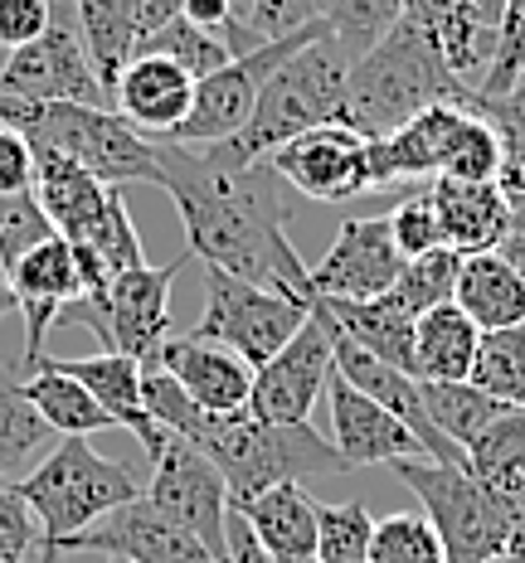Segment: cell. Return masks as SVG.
Masks as SVG:
<instances>
[{
    "instance_id": "cell-1",
    "label": "cell",
    "mask_w": 525,
    "mask_h": 563,
    "mask_svg": "<svg viewBox=\"0 0 525 563\" xmlns=\"http://www.w3.org/2000/svg\"><path fill=\"white\" fill-rule=\"evenodd\" d=\"M156 185L175 199L190 257L311 307V267L287 239L292 190L267 161L243 166L219 146L156 141Z\"/></svg>"
},
{
    "instance_id": "cell-2",
    "label": "cell",
    "mask_w": 525,
    "mask_h": 563,
    "mask_svg": "<svg viewBox=\"0 0 525 563\" xmlns=\"http://www.w3.org/2000/svg\"><path fill=\"white\" fill-rule=\"evenodd\" d=\"M142 398L146 413L166 438L190 442L195 452L225 476L229 500L263 496L273 486H307L311 476H346L350 466L336 456V448L321 432L307 428H267L243 408V413H205L190 404V394L171 379L166 369H142Z\"/></svg>"
},
{
    "instance_id": "cell-3",
    "label": "cell",
    "mask_w": 525,
    "mask_h": 563,
    "mask_svg": "<svg viewBox=\"0 0 525 563\" xmlns=\"http://www.w3.org/2000/svg\"><path fill=\"white\" fill-rule=\"evenodd\" d=\"M462 84L452 78L448 58L424 30L400 20L375 49H365L350 64L346 78V112L341 122L365 141H384L400 126H408L418 112L438 102H458Z\"/></svg>"
},
{
    "instance_id": "cell-4",
    "label": "cell",
    "mask_w": 525,
    "mask_h": 563,
    "mask_svg": "<svg viewBox=\"0 0 525 563\" xmlns=\"http://www.w3.org/2000/svg\"><path fill=\"white\" fill-rule=\"evenodd\" d=\"M20 500L30 506V515L40 520V549L54 554L64 539L92 530L98 520H108L112 510L132 506L142 496L136 476L122 462L102 456L88 438H58V448H50L25 476L15 481Z\"/></svg>"
},
{
    "instance_id": "cell-5",
    "label": "cell",
    "mask_w": 525,
    "mask_h": 563,
    "mask_svg": "<svg viewBox=\"0 0 525 563\" xmlns=\"http://www.w3.org/2000/svg\"><path fill=\"white\" fill-rule=\"evenodd\" d=\"M350 58L336 34H321L311 40L307 49H297L267 78L259 108H253L249 126L239 136L219 141L229 161H267L277 146H287L292 136L311 132V126H326V122H341L346 112V78H350Z\"/></svg>"
},
{
    "instance_id": "cell-6",
    "label": "cell",
    "mask_w": 525,
    "mask_h": 563,
    "mask_svg": "<svg viewBox=\"0 0 525 563\" xmlns=\"http://www.w3.org/2000/svg\"><path fill=\"white\" fill-rule=\"evenodd\" d=\"M30 195H34V205L44 209V219L54 224L58 239L98 253V263L108 267V277L132 273V267L146 263L142 239H136V224H132V214H127L122 195H117L112 185L92 180L88 170H78L74 161L34 146Z\"/></svg>"
},
{
    "instance_id": "cell-7",
    "label": "cell",
    "mask_w": 525,
    "mask_h": 563,
    "mask_svg": "<svg viewBox=\"0 0 525 563\" xmlns=\"http://www.w3.org/2000/svg\"><path fill=\"white\" fill-rule=\"evenodd\" d=\"M424 506V520L438 530L448 563H501L511 549L516 506L482 486L467 466H438L428 456H408L390 466Z\"/></svg>"
},
{
    "instance_id": "cell-8",
    "label": "cell",
    "mask_w": 525,
    "mask_h": 563,
    "mask_svg": "<svg viewBox=\"0 0 525 563\" xmlns=\"http://www.w3.org/2000/svg\"><path fill=\"white\" fill-rule=\"evenodd\" d=\"M30 146H44L54 156L74 161L102 185H156V141L136 136L112 108L88 102H34L25 126Z\"/></svg>"
},
{
    "instance_id": "cell-9",
    "label": "cell",
    "mask_w": 525,
    "mask_h": 563,
    "mask_svg": "<svg viewBox=\"0 0 525 563\" xmlns=\"http://www.w3.org/2000/svg\"><path fill=\"white\" fill-rule=\"evenodd\" d=\"M185 263H190V253L175 257L166 267L142 263L132 273H117L98 301H78L58 321L88 325L108 355H127L146 369L156 360V350L171 340V287Z\"/></svg>"
},
{
    "instance_id": "cell-10",
    "label": "cell",
    "mask_w": 525,
    "mask_h": 563,
    "mask_svg": "<svg viewBox=\"0 0 525 563\" xmlns=\"http://www.w3.org/2000/svg\"><path fill=\"white\" fill-rule=\"evenodd\" d=\"M200 282H205V316L190 335L233 350L249 369H263L267 360H273L277 350L311 321L307 301L283 297V291H267V287H253V282L219 273V267H205Z\"/></svg>"
},
{
    "instance_id": "cell-11",
    "label": "cell",
    "mask_w": 525,
    "mask_h": 563,
    "mask_svg": "<svg viewBox=\"0 0 525 563\" xmlns=\"http://www.w3.org/2000/svg\"><path fill=\"white\" fill-rule=\"evenodd\" d=\"M331 34L317 20V25L287 34V40H273V44H259L253 54H239L233 64H225L219 74H209L205 84H195V102H190V117L175 126V146H219V141L239 136L249 126L253 108H259L267 78L287 64L297 49H307L311 40Z\"/></svg>"
},
{
    "instance_id": "cell-12",
    "label": "cell",
    "mask_w": 525,
    "mask_h": 563,
    "mask_svg": "<svg viewBox=\"0 0 525 563\" xmlns=\"http://www.w3.org/2000/svg\"><path fill=\"white\" fill-rule=\"evenodd\" d=\"M0 92H10L20 102H88V108H108L98 68H92V58L84 49V34L58 5L40 40L6 54Z\"/></svg>"
},
{
    "instance_id": "cell-13",
    "label": "cell",
    "mask_w": 525,
    "mask_h": 563,
    "mask_svg": "<svg viewBox=\"0 0 525 563\" xmlns=\"http://www.w3.org/2000/svg\"><path fill=\"white\" fill-rule=\"evenodd\" d=\"M142 496L156 506L166 520H175L185 534H195L200 544L215 554V563H225V525H229V486L215 466L205 462L190 442L171 438L166 452L151 462V486Z\"/></svg>"
},
{
    "instance_id": "cell-14",
    "label": "cell",
    "mask_w": 525,
    "mask_h": 563,
    "mask_svg": "<svg viewBox=\"0 0 525 563\" xmlns=\"http://www.w3.org/2000/svg\"><path fill=\"white\" fill-rule=\"evenodd\" d=\"M267 166L283 175L292 195L336 205V199H356L370 190V141L350 132L346 122H326L277 146Z\"/></svg>"
},
{
    "instance_id": "cell-15",
    "label": "cell",
    "mask_w": 525,
    "mask_h": 563,
    "mask_svg": "<svg viewBox=\"0 0 525 563\" xmlns=\"http://www.w3.org/2000/svg\"><path fill=\"white\" fill-rule=\"evenodd\" d=\"M326 379H331V340H326V325L311 316L263 369H253L249 413L267 428H307L311 408L326 394Z\"/></svg>"
},
{
    "instance_id": "cell-16",
    "label": "cell",
    "mask_w": 525,
    "mask_h": 563,
    "mask_svg": "<svg viewBox=\"0 0 525 563\" xmlns=\"http://www.w3.org/2000/svg\"><path fill=\"white\" fill-rule=\"evenodd\" d=\"M400 273L404 253L394 249L390 219H346L326 257L311 267V301H375L400 282Z\"/></svg>"
},
{
    "instance_id": "cell-17",
    "label": "cell",
    "mask_w": 525,
    "mask_h": 563,
    "mask_svg": "<svg viewBox=\"0 0 525 563\" xmlns=\"http://www.w3.org/2000/svg\"><path fill=\"white\" fill-rule=\"evenodd\" d=\"M64 549H74V554H108L122 563H215V554H209L200 539L185 534L175 520H166L146 496L112 510L92 530L64 539L54 554H64Z\"/></svg>"
},
{
    "instance_id": "cell-18",
    "label": "cell",
    "mask_w": 525,
    "mask_h": 563,
    "mask_svg": "<svg viewBox=\"0 0 525 563\" xmlns=\"http://www.w3.org/2000/svg\"><path fill=\"white\" fill-rule=\"evenodd\" d=\"M321 398L331 408V448L346 466H394V462H408V456H424L414 432L390 408H380L375 398L350 389L341 374H336V365H331V379H326Z\"/></svg>"
},
{
    "instance_id": "cell-19",
    "label": "cell",
    "mask_w": 525,
    "mask_h": 563,
    "mask_svg": "<svg viewBox=\"0 0 525 563\" xmlns=\"http://www.w3.org/2000/svg\"><path fill=\"white\" fill-rule=\"evenodd\" d=\"M195 78L161 54H132L112 84V112L146 141H171L190 117Z\"/></svg>"
},
{
    "instance_id": "cell-20",
    "label": "cell",
    "mask_w": 525,
    "mask_h": 563,
    "mask_svg": "<svg viewBox=\"0 0 525 563\" xmlns=\"http://www.w3.org/2000/svg\"><path fill=\"white\" fill-rule=\"evenodd\" d=\"M156 369H166L190 404H200L205 413H243L253 398V369L243 365L233 350L215 345V340L200 335H171L166 345L151 360ZM146 365V369H151Z\"/></svg>"
},
{
    "instance_id": "cell-21",
    "label": "cell",
    "mask_w": 525,
    "mask_h": 563,
    "mask_svg": "<svg viewBox=\"0 0 525 563\" xmlns=\"http://www.w3.org/2000/svg\"><path fill=\"white\" fill-rule=\"evenodd\" d=\"M50 360V355H44ZM58 374H68V379H78L84 389L102 404V413H108L122 432H132L136 442H142V452L156 462L161 452H166V432L151 422L146 413V398H142V365L127 355H78V360H50Z\"/></svg>"
},
{
    "instance_id": "cell-22",
    "label": "cell",
    "mask_w": 525,
    "mask_h": 563,
    "mask_svg": "<svg viewBox=\"0 0 525 563\" xmlns=\"http://www.w3.org/2000/svg\"><path fill=\"white\" fill-rule=\"evenodd\" d=\"M428 199L438 209L442 249L462 257L496 253L511 233V195L501 190V180H434Z\"/></svg>"
},
{
    "instance_id": "cell-23",
    "label": "cell",
    "mask_w": 525,
    "mask_h": 563,
    "mask_svg": "<svg viewBox=\"0 0 525 563\" xmlns=\"http://www.w3.org/2000/svg\"><path fill=\"white\" fill-rule=\"evenodd\" d=\"M467 108L462 102H438V108L418 112L408 126H400L394 136L370 141V190L400 180H438L442 161H448V141L462 126Z\"/></svg>"
},
{
    "instance_id": "cell-24",
    "label": "cell",
    "mask_w": 525,
    "mask_h": 563,
    "mask_svg": "<svg viewBox=\"0 0 525 563\" xmlns=\"http://www.w3.org/2000/svg\"><path fill=\"white\" fill-rule=\"evenodd\" d=\"M404 20L438 44L462 88H477V78L492 68L496 25L482 15L477 0H404Z\"/></svg>"
},
{
    "instance_id": "cell-25",
    "label": "cell",
    "mask_w": 525,
    "mask_h": 563,
    "mask_svg": "<svg viewBox=\"0 0 525 563\" xmlns=\"http://www.w3.org/2000/svg\"><path fill=\"white\" fill-rule=\"evenodd\" d=\"M249 520L253 539L273 563H321L317 559V510L321 500L307 486H273L263 496L233 506Z\"/></svg>"
},
{
    "instance_id": "cell-26",
    "label": "cell",
    "mask_w": 525,
    "mask_h": 563,
    "mask_svg": "<svg viewBox=\"0 0 525 563\" xmlns=\"http://www.w3.org/2000/svg\"><path fill=\"white\" fill-rule=\"evenodd\" d=\"M452 307L482 335L511 331V325H525V282L511 273V263L501 253H472V257H462Z\"/></svg>"
},
{
    "instance_id": "cell-27",
    "label": "cell",
    "mask_w": 525,
    "mask_h": 563,
    "mask_svg": "<svg viewBox=\"0 0 525 563\" xmlns=\"http://www.w3.org/2000/svg\"><path fill=\"white\" fill-rule=\"evenodd\" d=\"M311 311L326 316L346 340H356L360 350H370L384 365L404 369L414 365V316L400 311L390 297H375V301H311Z\"/></svg>"
},
{
    "instance_id": "cell-28",
    "label": "cell",
    "mask_w": 525,
    "mask_h": 563,
    "mask_svg": "<svg viewBox=\"0 0 525 563\" xmlns=\"http://www.w3.org/2000/svg\"><path fill=\"white\" fill-rule=\"evenodd\" d=\"M477 345H482V331L448 301V307L414 321V365H408V374L418 384H462L472 374Z\"/></svg>"
},
{
    "instance_id": "cell-29",
    "label": "cell",
    "mask_w": 525,
    "mask_h": 563,
    "mask_svg": "<svg viewBox=\"0 0 525 563\" xmlns=\"http://www.w3.org/2000/svg\"><path fill=\"white\" fill-rule=\"evenodd\" d=\"M20 389H25L30 408L50 422V432H58V438H92V432L117 428V422L102 413L98 398H92L78 379L58 374L50 360H40L30 374H20Z\"/></svg>"
},
{
    "instance_id": "cell-30",
    "label": "cell",
    "mask_w": 525,
    "mask_h": 563,
    "mask_svg": "<svg viewBox=\"0 0 525 563\" xmlns=\"http://www.w3.org/2000/svg\"><path fill=\"white\" fill-rule=\"evenodd\" d=\"M467 472L506 506H525V408H506L467 448Z\"/></svg>"
},
{
    "instance_id": "cell-31",
    "label": "cell",
    "mask_w": 525,
    "mask_h": 563,
    "mask_svg": "<svg viewBox=\"0 0 525 563\" xmlns=\"http://www.w3.org/2000/svg\"><path fill=\"white\" fill-rule=\"evenodd\" d=\"M74 25L84 34V49L98 68V84L112 102V84L136 54V5L132 0H74Z\"/></svg>"
},
{
    "instance_id": "cell-32",
    "label": "cell",
    "mask_w": 525,
    "mask_h": 563,
    "mask_svg": "<svg viewBox=\"0 0 525 563\" xmlns=\"http://www.w3.org/2000/svg\"><path fill=\"white\" fill-rule=\"evenodd\" d=\"M418 404H424V418L434 422L438 438H448L462 456L501 413H506V404H496L492 394H482L467 379L462 384H418Z\"/></svg>"
},
{
    "instance_id": "cell-33",
    "label": "cell",
    "mask_w": 525,
    "mask_h": 563,
    "mask_svg": "<svg viewBox=\"0 0 525 563\" xmlns=\"http://www.w3.org/2000/svg\"><path fill=\"white\" fill-rule=\"evenodd\" d=\"M44 452H50V422L30 408L25 389H20V369H0V481L10 472H30Z\"/></svg>"
},
{
    "instance_id": "cell-34",
    "label": "cell",
    "mask_w": 525,
    "mask_h": 563,
    "mask_svg": "<svg viewBox=\"0 0 525 563\" xmlns=\"http://www.w3.org/2000/svg\"><path fill=\"white\" fill-rule=\"evenodd\" d=\"M311 10H317V20L336 34V44L350 58L375 49L384 34L404 20V0H311Z\"/></svg>"
},
{
    "instance_id": "cell-35",
    "label": "cell",
    "mask_w": 525,
    "mask_h": 563,
    "mask_svg": "<svg viewBox=\"0 0 525 563\" xmlns=\"http://www.w3.org/2000/svg\"><path fill=\"white\" fill-rule=\"evenodd\" d=\"M467 384H477V389L492 394L506 408H525V325L486 331L482 345H477Z\"/></svg>"
},
{
    "instance_id": "cell-36",
    "label": "cell",
    "mask_w": 525,
    "mask_h": 563,
    "mask_svg": "<svg viewBox=\"0 0 525 563\" xmlns=\"http://www.w3.org/2000/svg\"><path fill=\"white\" fill-rule=\"evenodd\" d=\"M458 273H462V253L434 249V253H424V257H408L404 273H400V282H394V287L384 291V297H390L394 307L408 311V316L418 321V316L448 307L452 291H458Z\"/></svg>"
},
{
    "instance_id": "cell-37",
    "label": "cell",
    "mask_w": 525,
    "mask_h": 563,
    "mask_svg": "<svg viewBox=\"0 0 525 563\" xmlns=\"http://www.w3.org/2000/svg\"><path fill=\"white\" fill-rule=\"evenodd\" d=\"M136 54H161L171 58L175 68H185V74L195 78V84H205L209 74H219L225 64H233V49L225 40H215V34H205L200 25H190V20H171L166 30L146 34L142 44H136Z\"/></svg>"
},
{
    "instance_id": "cell-38",
    "label": "cell",
    "mask_w": 525,
    "mask_h": 563,
    "mask_svg": "<svg viewBox=\"0 0 525 563\" xmlns=\"http://www.w3.org/2000/svg\"><path fill=\"white\" fill-rule=\"evenodd\" d=\"M501 166H506V146H501V132L486 122L482 112L467 108L462 126L448 141V161H442L438 180H501Z\"/></svg>"
},
{
    "instance_id": "cell-39",
    "label": "cell",
    "mask_w": 525,
    "mask_h": 563,
    "mask_svg": "<svg viewBox=\"0 0 525 563\" xmlns=\"http://www.w3.org/2000/svg\"><path fill=\"white\" fill-rule=\"evenodd\" d=\"M375 539V515L360 500H336L317 510V559L321 563H365Z\"/></svg>"
},
{
    "instance_id": "cell-40",
    "label": "cell",
    "mask_w": 525,
    "mask_h": 563,
    "mask_svg": "<svg viewBox=\"0 0 525 563\" xmlns=\"http://www.w3.org/2000/svg\"><path fill=\"white\" fill-rule=\"evenodd\" d=\"M365 563H448V554L424 515H390V520H375Z\"/></svg>"
},
{
    "instance_id": "cell-41",
    "label": "cell",
    "mask_w": 525,
    "mask_h": 563,
    "mask_svg": "<svg viewBox=\"0 0 525 563\" xmlns=\"http://www.w3.org/2000/svg\"><path fill=\"white\" fill-rule=\"evenodd\" d=\"M521 68H525V0H506L501 5V25H496V58L477 88H467L472 98H506L521 88Z\"/></svg>"
},
{
    "instance_id": "cell-42",
    "label": "cell",
    "mask_w": 525,
    "mask_h": 563,
    "mask_svg": "<svg viewBox=\"0 0 525 563\" xmlns=\"http://www.w3.org/2000/svg\"><path fill=\"white\" fill-rule=\"evenodd\" d=\"M44 239H54V224L44 219V209L34 205L30 190L0 199V273H10V267L30 249H40Z\"/></svg>"
},
{
    "instance_id": "cell-43",
    "label": "cell",
    "mask_w": 525,
    "mask_h": 563,
    "mask_svg": "<svg viewBox=\"0 0 525 563\" xmlns=\"http://www.w3.org/2000/svg\"><path fill=\"white\" fill-rule=\"evenodd\" d=\"M384 219H390L394 249L404 253V263H408V257H424V253L442 249L438 209H434V199H428V190H424V195H408V199H400V205H394Z\"/></svg>"
},
{
    "instance_id": "cell-44",
    "label": "cell",
    "mask_w": 525,
    "mask_h": 563,
    "mask_svg": "<svg viewBox=\"0 0 525 563\" xmlns=\"http://www.w3.org/2000/svg\"><path fill=\"white\" fill-rule=\"evenodd\" d=\"M40 520L30 515V506L20 500L15 481H0V563H25L30 549H40Z\"/></svg>"
},
{
    "instance_id": "cell-45",
    "label": "cell",
    "mask_w": 525,
    "mask_h": 563,
    "mask_svg": "<svg viewBox=\"0 0 525 563\" xmlns=\"http://www.w3.org/2000/svg\"><path fill=\"white\" fill-rule=\"evenodd\" d=\"M307 25H317L311 0H253V5H249V30L259 34L263 44L287 40V34H297Z\"/></svg>"
},
{
    "instance_id": "cell-46",
    "label": "cell",
    "mask_w": 525,
    "mask_h": 563,
    "mask_svg": "<svg viewBox=\"0 0 525 563\" xmlns=\"http://www.w3.org/2000/svg\"><path fill=\"white\" fill-rule=\"evenodd\" d=\"M54 20V5L50 0H0V49L15 54L34 44Z\"/></svg>"
},
{
    "instance_id": "cell-47",
    "label": "cell",
    "mask_w": 525,
    "mask_h": 563,
    "mask_svg": "<svg viewBox=\"0 0 525 563\" xmlns=\"http://www.w3.org/2000/svg\"><path fill=\"white\" fill-rule=\"evenodd\" d=\"M34 185V146L20 132L0 126V199L25 195Z\"/></svg>"
},
{
    "instance_id": "cell-48",
    "label": "cell",
    "mask_w": 525,
    "mask_h": 563,
    "mask_svg": "<svg viewBox=\"0 0 525 563\" xmlns=\"http://www.w3.org/2000/svg\"><path fill=\"white\" fill-rule=\"evenodd\" d=\"M132 5H136V44L185 15V0H132Z\"/></svg>"
},
{
    "instance_id": "cell-49",
    "label": "cell",
    "mask_w": 525,
    "mask_h": 563,
    "mask_svg": "<svg viewBox=\"0 0 525 563\" xmlns=\"http://www.w3.org/2000/svg\"><path fill=\"white\" fill-rule=\"evenodd\" d=\"M496 253L506 257V263H511V273H516V277L525 282V233H521V229H511L506 239H501V249H496Z\"/></svg>"
},
{
    "instance_id": "cell-50",
    "label": "cell",
    "mask_w": 525,
    "mask_h": 563,
    "mask_svg": "<svg viewBox=\"0 0 525 563\" xmlns=\"http://www.w3.org/2000/svg\"><path fill=\"white\" fill-rule=\"evenodd\" d=\"M6 316H20V301H15V287H10V277L0 273V321Z\"/></svg>"
},
{
    "instance_id": "cell-51",
    "label": "cell",
    "mask_w": 525,
    "mask_h": 563,
    "mask_svg": "<svg viewBox=\"0 0 525 563\" xmlns=\"http://www.w3.org/2000/svg\"><path fill=\"white\" fill-rule=\"evenodd\" d=\"M511 549H525V506H516V525H511Z\"/></svg>"
},
{
    "instance_id": "cell-52",
    "label": "cell",
    "mask_w": 525,
    "mask_h": 563,
    "mask_svg": "<svg viewBox=\"0 0 525 563\" xmlns=\"http://www.w3.org/2000/svg\"><path fill=\"white\" fill-rule=\"evenodd\" d=\"M511 229L525 233V195H511Z\"/></svg>"
},
{
    "instance_id": "cell-53",
    "label": "cell",
    "mask_w": 525,
    "mask_h": 563,
    "mask_svg": "<svg viewBox=\"0 0 525 563\" xmlns=\"http://www.w3.org/2000/svg\"><path fill=\"white\" fill-rule=\"evenodd\" d=\"M477 5H482V15L492 20V25H501V5H506V0H477Z\"/></svg>"
},
{
    "instance_id": "cell-54",
    "label": "cell",
    "mask_w": 525,
    "mask_h": 563,
    "mask_svg": "<svg viewBox=\"0 0 525 563\" xmlns=\"http://www.w3.org/2000/svg\"><path fill=\"white\" fill-rule=\"evenodd\" d=\"M501 563H525V549H506V554H501Z\"/></svg>"
},
{
    "instance_id": "cell-55",
    "label": "cell",
    "mask_w": 525,
    "mask_h": 563,
    "mask_svg": "<svg viewBox=\"0 0 525 563\" xmlns=\"http://www.w3.org/2000/svg\"><path fill=\"white\" fill-rule=\"evenodd\" d=\"M40 563H54V554H44V559H40Z\"/></svg>"
},
{
    "instance_id": "cell-56",
    "label": "cell",
    "mask_w": 525,
    "mask_h": 563,
    "mask_svg": "<svg viewBox=\"0 0 525 563\" xmlns=\"http://www.w3.org/2000/svg\"><path fill=\"white\" fill-rule=\"evenodd\" d=\"M521 84H525V68H521Z\"/></svg>"
},
{
    "instance_id": "cell-57",
    "label": "cell",
    "mask_w": 525,
    "mask_h": 563,
    "mask_svg": "<svg viewBox=\"0 0 525 563\" xmlns=\"http://www.w3.org/2000/svg\"><path fill=\"white\" fill-rule=\"evenodd\" d=\"M108 563H122V559H108Z\"/></svg>"
}]
</instances>
